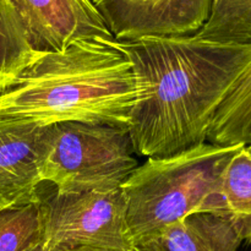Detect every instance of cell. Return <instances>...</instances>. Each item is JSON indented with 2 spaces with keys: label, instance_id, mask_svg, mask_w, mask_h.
Instances as JSON below:
<instances>
[{
  "label": "cell",
  "instance_id": "cell-18",
  "mask_svg": "<svg viewBox=\"0 0 251 251\" xmlns=\"http://www.w3.org/2000/svg\"><path fill=\"white\" fill-rule=\"evenodd\" d=\"M0 211H1V210H0Z\"/></svg>",
  "mask_w": 251,
  "mask_h": 251
},
{
  "label": "cell",
  "instance_id": "cell-15",
  "mask_svg": "<svg viewBox=\"0 0 251 251\" xmlns=\"http://www.w3.org/2000/svg\"><path fill=\"white\" fill-rule=\"evenodd\" d=\"M129 251H154V250L152 249V248L146 247V245H137V247L132 248V249Z\"/></svg>",
  "mask_w": 251,
  "mask_h": 251
},
{
  "label": "cell",
  "instance_id": "cell-10",
  "mask_svg": "<svg viewBox=\"0 0 251 251\" xmlns=\"http://www.w3.org/2000/svg\"><path fill=\"white\" fill-rule=\"evenodd\" d=\"M200 212L227 218L243 242L251 247V157L245 146L232 157Z\"/></svg>",
  "mask_w": 251,
  "mask_h": 251
},
{
  "label": "cell",
  "instance_id": "cell-17",
  "mask_svg": "<svg viewBox=\"0 0 251 251\" xmlns=\"http://www.w3.org/2000/svg\"><path fill=\"white\" fill-rule=\"evenodd\" d=\"M245 150H247V152L249 153V156L251 157V144L248 145V146H245Z\"/></svg>",
  "mask_w": 251,
  "mask_h": 251
},
{
  "label": "cell",
  "instance_id": "cell-14",
  "mask_svg": "<svg viewBox=\"0 0 251 251\" xmlns=\"http://www.w3.org/2000/svg\"><path fill=\"white\" fill-rule=\"evenodd\" d=\"M39 243L38 201L0 211V251H27Z\"/></svg>",
  "mask_w": 251,
  "mask_h": 251
},
{
  "label": "cell",
  "instance_id": "cell-5",
  "mask_svg": "<svg viewBox=\"0 0 251 251\" xmlns=\"http://www.w3.org/2000/svg\"><path fill=\"white\" fill-rule=\"evenodd\" d=\"M47 251H129L135 248L122 188L59 194L38 200Z\"/></svg>",
  "mask_w": 251,
  "mask_h": 251
},
{
  "label": "cell",
  "instance_id": "cell-9",
  "mask_svg": "<svg viewBox=\"0 0 251 251\" xmlns=\"http://www.w3.org/2000/svg\"><path fill=\"white\" fill-rule=\"evenodd\" d=\"M243 240L232 223L210 212H194L145 244L154 251H237Z\"/></svg>",
  "mask_w": 251,
  "mask_h": 251
},
{
  "label": "cell",
  "instance_id": "cell-3",
  "mask_svg": "<svg viewBox=\"0 0 251 251\" xmlns=\"http://www.w3.org/2000/svg\"><path fill=\"white\" fill-rule=\"evenodd\" d=\"M242 147L205 142L174 156L149 158L137 167L122 185L135 247L150 243L180 218L200 212Z\"/></svg>",
  "mask_w": 251,
  "mask_h": 251
},
{
  "label": "cell",
  "instance_id": "cell-2",
  "mask_svg": "<svg viewBox=\"0 0 251 251\" xmlns=\"http://www.w3.org/2000/svg\"><path fill=\"white\" fill-rule=\"evenodd\" d=\"M139 98L131 61L115 39H87L42 53L0 93V117L39 126L77 122L127 129Z\"/></svg>",
  "mask_w": 251,
  "mask_h": 251
},
{
  "label": "cell",
  "instance_id": "cell-12",
  "mask_svg": "<svg viewBox=\"0 0 251 251\" xmlns=\"http://www.w3.org/2000/svg\"><path fill=\"white\" fill-rule=\"evenodd\" d=\"M42 53L32 48L11 0H0V93L7 90Z\"/></svg>",
  "mask_w": 251,
  "mask_h": 251
},
{
  "label": "cell",
  "instance_id": "cell-13",
  "mask_svg": "<svg viewBox=\"0 0 251 251\" xmlns=\"http://www.w3.org/2000/svg\"><path fill=\"white\" fill-rule=\"evenodd\" d=\"M196 37L217 43H251V0H213Z\"/></svg>",
  "mask_w": 251,
  "mask_h": 251
},
{
  "label": "cell",
  "instance_id": "cell-4",
  "mask_svg": "<svg viewBox=\"0 0 251 251\" xmlns=\"http://www.w3.org/2000/svg\"><path fill=\"white\" fill-rule=\"evenodd\" d=\"M126 127L65 122L43 126L38 146L41 181L59 194L122 188L139 167Z\"/></svg>",
  "mask_w": 251,
  "mask_h": 251
},
{
  "label": "cell",
  "instance_id": "cell-11",
  "mask_svg": "<svg viewBox=\"0 0 251 251\" xmlns=\"http://www.w3.org/2000/svg\"><path fill=\"white\" fill-rule=\"evenodd\" d=\"M206 142L220 146L251 144V64L218 105Z\"/></svg>",
  "mask_w": 251,
  "mask_h": 251
},
{
  "label": "cell",
  "instance_id": "cell-6",
  "mask_svg": "<svg viewBox=\"0 0 251 251\" xmlns=\"http://www.w3.org/2000/svg\"><path fill=\"white\" fill-rule=\"evenodd\" d=\"M118 42L198 33L213 0H91Z\"/></svg>",
  "mask_w": 251,
  "mask_h": 251
},
{
  "label": "cell",
  "instance_id": "cell-16",
  "mask_svg": "<svg viewBox=\"0 0 251 251\" xmlns=\"http://www.w3.org/2000/svg\"><path fill=\"white\" fill-rule=\"evenodd\" d=\"M27 251H47V250L44 249V248L41 245V243H39L38 245H34L33 248H31V249L27 250Z\"/></svg>",
  "mask_w": 251,
  "mask_h": 251
},
{
  "label": "cell",
  "instance_id": "cell-8",
  "mask_svg": "<svg viewBox=\"0 0 251 251\" xmlns=\"http://www.w3.org/2000/svg\"><path fill=\"white\" fill-rule=\"evenodd\" d=\"M43 126L0 117V210L39 200L38 146Z\"/></svg>",
  "mask_w": 251,
  "mask_h": 251
},
{
  "label": "cell",
  "instance_id": "cell-1",
  "mask_svg": "<svg viewBox=\"0 0 251 251\" xmlns=\"http://www.w3.org/2000/svg\"><path fill=\"white\" fill-rule=\"evenodd\" d=\"M115 43L139 85L127 130L135 152L147 158L205 144L218 105L251 64V43H217L195 34Z\"/></svg>",
  "mask_w": 251,
  "mask_h": 251
},
{
  "label": "cell",
  "instance_id": "cell-7",
  "mask_svg": "<svg viewBox=\"0 0 251 251\" xmlns=\"http://www.w3.org/2000/svg\"><path fill=\"white\" fill-rule=\"evenodd\" d=\"M32 48L60 53L87 39H114L91 0H11Z\"/></svg>",
  "mask_w": 251,
  "mask_h": 251
}]
</instances>
